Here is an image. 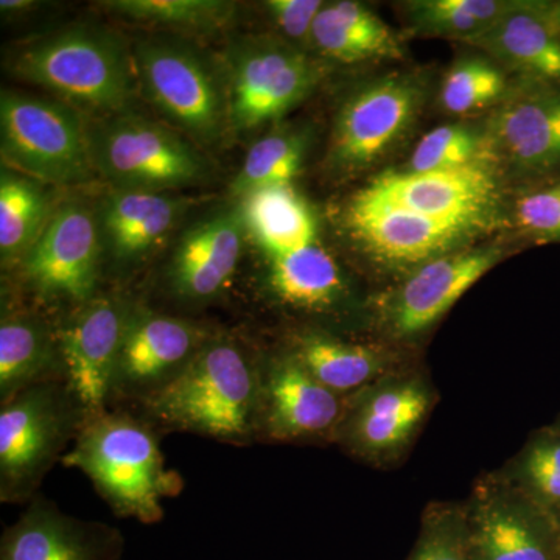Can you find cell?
I'll return each mask as SVG.
<instances>
[{
	"instance_id": "1",
	"label": "cell",
	"mask_w": 560,
	"mask_h": 560,
	"mask_svg": "<svg viewBox=\"0 0 560 560\" xmlns=\"http://www.w3.org/2000/svg\"><path fill=\"white\" fill-rule=\"evenodd\" d=\"M145 407L172 429L248 442L260 434L261 361L228 338L209 340L176 377L145 397Z\"/></svg>"
},
{
	"instance_id": "2",
	"label": "cell",
	"mask_w": 560,
	"mask_h": 560,
	"mask_svg": "<svg viewBox=\"0 0 560 560\" xmlns=\"http://www.w3.org/2000/svg\"><path fill=\"white\" fill-rule=\"evenodd\" d=\"M62 464L83 471L117 515L140 523L160 522L162 503L180 490L153 431L121 412L84 419Z\"/></svg>"
},
{
	"instance_id": "3",
	"label": "cell",
	"mask_w": 560,
	"mask_h": 560,
	"mask_svg": "<svg viewBox=\"0 0 560 560\" xmlns=\"http://www.w3.org/2000/svg\"><path fill=\"white\" fill-rule=\"evenodd\" d=\"M132 68L119 36L95 27H72L22 50L13 70L68 101L121 110L132 97Z\"/></svg>"
},
{
	"instance_id": "4",
	"label": "cell",
	"mask_w": 560,
	"mask_h": 560,
	"mask_svg": "<svg viewBox=\"0 0 560 560\" xmlns=\"http://www.w3.org/2000/svg\"><path fill=\"white\" fill-rule=\"evenodd\" d=\"M440 393L419 363L348 397L334 444L377 469L397 466L415 447Z\"/></svg>"
},
{
	"instance_id": "5",
	"label": "cell",
	"mask_w": 560,
	"mask_h": 560,
	"mask_svg": "<svg viewBox=\"0 0 560 560\" xmlns=\"http://www.w3.org/2000/svg\"><path fill=\"white\" fill-rule=\"evenodd\" d=\"M0 142L3 167L40 184L83 183L94 168L79 114L51 98L3 91Z\"/></svg>"
},
{
	"instance_id": "6",
	"label": "cell",
	"mask_w": 560,
	"mask_h": 560,
	"mask_svg": "<svg viewBox=\"0 0 560 560\" xmlns=\"http://www.w3.org/2000/svg\"><path fill=\"white\" fill-rule=\"evenodd\" d=\"M499 246L460 248L420 265L371 302L378 340L415 352L420 338L503 260Z\"/></svg>"
},
{
	"instance_id": "7",
	"label": "cell",
	"mask_w": 560,
	"mask_h": 560,
	"mask_svg": "<svg viewBox=\"0 0 560 560\" xmlns=\"http://www.w3.org/2000/svg\"><path fill=\"white\" fill-rule=\"evenodd\" d=\"M70 388L57 381L22 390L0 410V497L31 499L77 429Z\"/></svg>"
},
{
	"instance_id": "8",
	"label": "cell",
	"mask_w": 560,
	"mask_h": 560,
	"mask_svg": "<svg viewBox=\"0 0 560 560\" xmlns=\"http://www.w3.org/2000/svg\"><path fill=\"white\" fill-rule=\"evenodd\" d=\"M90 132L92 167L117 190L161 191L205 179L206 162L167 128L120 114Z\"/></svg>"
},
{
	"instance_id": "9",
	"label": "cell",
	"mask_w": 560,
	"mask_h": 560,
	"mask_svg": "<svg viewBox=\"0 0 560 560\" xmlns=\"http://www.w3.org/2000/svg\"><path fill=\"white\" fill-rule=\"evenodd\" d=\"M463 503L471 560H560L555 514L500 469L481 474Z\"/></svg>"
},
{
	"instance_id": "10",
	"label": "cell",
	"mask_w": 560,
	"mask_h": 560,
	"mask_svg": "<svg viewBox=\"0 0 560 560\" xmlns=\"http://www.w3.org/2000/svg\"><path fill=\"white\" fill-rule=\"evenodd\" d=\"M136 77L149 101L194 138L213 140L228 117V97L200 55L168 40L136 49Z\"/></svg>"
},
{
	"instance_id": "11",
	"label": "cell",
	"mask_w": 560,
	"mask_h": 560,
	"mask_svg": "<svg viewBox=\"0 0 560 560\" xmlns=\"http://www.w3.org/2000/svg\"><path fill=\"white\" fill-rule=\"evenodd\" d=\"M316 81L318 70L300 47L246 40L230 58L228 119L237 130L270 124L304 101Z\"/></svg>"
},
{
	"instance_id": "12",
	"label": "cell",
	"mask_w": 560,
	"mask_h": 560,
	"mask_svg": "<svg viewBox=\"0 0 560 560\" xmlns=\"http://www.w3.org/2000/svg\"><path fill=\"white\" fill-rule=\"evenodd\" d=\"M423 94L418 77L394 73L350 95L335 121L334 164L360 171L382 160L415 124Z\"/></svg>"
},
{
	"instance_id": "13",
	"label": "cell",
	"mask_w": 560,
	"mask_h": 560,
	"mask_svg": "<svg viewBox=\"0 0 560 560\" xmlns=\"http://www.w3.org/2000/svg\"><path fill=\"white\" fill-rule=\"evenodd\" d=\"M350 231L385 270L407 276L420 265L460 249L481 226L436 219L360 194L348 210Z\"/></svg>"
},
{
	"instance_id": "14",
	"label": "cell",
	"mask_w": 560,
	"mask_h": 560,
	"mask_svg": "<svg viewBox=\"0 0 560 560\" xmlns=\"http://www.w3.org/2000/svg\"><path fill=\"white\" fill-rule=\"evenodd\" d=\"M348 407L305 370L289 349L261 360L260 434L285 444L330 442Z\"/></svg>"
},
{
	"instance_id": "15",
	"label": "cell",
	"mask_w": 560,
	"mask_h": 560,
	"mask_svg": "<svg viewBox=\"0 0 560 560\" xmlns=\"http://www.w3.org/2000/svg\"><path fill=\"white\" fill-rule=\"evenodd\" d=\"M101 242L91 210L68 202L54 210L46 230L22 260L24 276L40 296L86 304L98 282Z\"/></svg>"
},
{
	"instance_id": "16",
	"label": "cell",
	"mask_w": 560,
	"mask_h": 560,
	"mask_svg": "<svg viewBox=\"0 0 560 560\" xmlns=\"http://www.w3.org/2000/svg\"><path fill=\"white\" fill-rule=\"evenodd\" d=\"M130 311L114 298H94L61 327L62 364L84 418L106 411Z\"/></svg>"
},
{
	"instance_id": "17",
	"label": "cell",
	"mask_w": 560,
	"mask_h": 560,
	"mask_svg": "<svg viewBox=\"0 0 560 560\" xmlns=\"http://www.w3.org/2000/svg\"><path fill=\"white\" fill-rule=\"evenodd\" d=\"M361 194L423 215L485 228L499 198V184L488 165L474 164L451 171L383 173Z\"/></svg>"
},
{
	"instance_id": "18",
	"label": "cell",
	"mask_w": 560,
	"mask_h": 560,
	"mask_svg": "<svg viewBox=\"0 0 560 560\" xmlns=\"http://www.w3.org/2000/svg\"><path fill=\"white\" fill-rule=\"evenodd\" d=\"M208 341L195 324L131 308L113 394H142L145 399L176 377Z\"/></svg>"
},
{
	"instance_id": "19",
	"label": "cell",
	"mask_w": 560,
	"mask_h": 560,
	"mask_svg": "<svg viewBox=\"0 0 560 560\" xmlns=\"http://www.w3.org/2000/svg\"><path fill=\"white\" fill-rule=\"evenodd\" d=\"M121 551L124 537L113 526L70 517L40 499L0 541L2 560H119Z\"/></svg>"
},
{
	"instance_id": "20",
	"label": "cell",
	"mask_w": 560,
	"mask_h": 560,
	"mask_svg": "<svg viewBox=\"0 0 560 560\" xmlns=\"http://www.w3.org/2000/svg\"><path fill=\"white\" fill-rule=\"evenodd\" d=\"M287 349L313 377L341 397H349L394 372L415 366L416 352L382 340L353 341L305 327L290 338Z\"/></svg>"
},
{
	"instance_id": "21",
	"label": "cell",
	"mask_w": 560,
	"mask_h": 560,
	"mask_svg": "<svg viewBox=\"0 0 560 560\" xmlns=\"http://www.w3.org/2000/svg\"><path fill=\"white\" fill-rule=\"evenodd\" d=\"M471 44L534 83L560 88V33L547 2H510Z\"/></svg>"
},
{
	"instance_id": "22",
	"label": "cell",
	"mask_w": 560,
	"mask_h": 560,
	"mask_svg": "<svg viewBox=\"0 0 560 560\" xmlns=\"http://www.w3.org/2000/svg\"><path fill=\"white\" fill-rule=\"evenodd\" d=\"M492 136L521 171L560 172V88L534 84L497 114Z\"/></svg>"
},
{
	"instance_id": "23",
	"label": "cell",
	"mask_w": 560,
	"mask_h": 560,
	"mask_svg": "<svg viewBox=\"0 0 560 560\" xmlns=\"http://www.w3.org/2000/svg\"><path fill=\"white\" fill-rule=\"evenodd\" d=\"M238 212H224L191 228L172 261L173 290L187 300H208L219 294L237 270L243 248Z\"/></svg>"
},
{
	"instance_id": "24",
	"label": "cell",
	"mask_w": 560,
	"mask_h": 560,
	"mask_svg": "<svg viewBox=\"0 0 560 560\" xmlns=\"http://www.w3.org/2000/svg\"><path fill=\"white\" fill-rule=\"evenodd\" d=\"M267 287L283 307L311 315L346 311L352 296L340 265L319 241L267 259Z\"/></svg>"
},
{
	"instance_id": "25",
	"label": "cell",
	"mask_w": 560,
	"mask_h": 560,
	"mask_svg": "<svg viewBox=\"0 0 560 560\" xmlns=\"http://www.w3.org/2000/svg\"><path fill=\"white\" fill-rule=\"evenodd\" d=\"M312 46L340 62L404 57L399 35L374 11L350 0L324 3L313 25Z\"/></svg>"
},
{
	"instance_id": "26",
	"label": "cell",
	"mask_w": 560,
	"mask_h": 560,
	"mask_svg": "<svg viewBox=\"0 0 560 560\" xmlns=\"http://www.w3.org/2000/svg\"><path fill=\"white\" fill-rule=\"evenodd\" d=\"M241 200L243 228L267 259L318 242L315 213L293 186L250 191Z\"/></svg>"
},
{
	"instance_id": "27",
	"label": "cell",
	"mask_w": 560,
	"mask_h": 560,
	"mask_svg": "<svg viewBox=\"0 0 560 560\" xmlns=\"http://www.w3.org/2000/svg\"><path fill=\"white\" fill-rule=\"evenodd\" d=\"M60 345L46 324L31 315H3L0 324V397L10 400L22 390L51 381L65 370Z\"/></svg>"
},
{
	"instance_id": "28",
	"label": "cell",
	"mask_w": 560,
	"mask_h": 560,
	"mask_svg": "<svg viewBox=\"0 0 560 560\" xmlns=\"http://www.w3.org/2000/svg\"><path fill=\"white\" fill-rule=\"evenodd\" d=\"M180 201L160 191L117 190L103 210V226L114 256L142 257L168 234L178 219Z\"/></svg>"
},
{
	"instance_id": "29",
	"label": "cell",
	"mask_w": 560,
	"mask_h": 560,
	"mask_svg": "<svg viewBox=\"0 0 560 560\" xmlns=\"http://www.w3.org/2000/svg\"><path fill=\"white\" fill-rule=\"evenodd\" d=\"M54 210L43 184L3 167L0 175V256L3 267L24 260Z\"/></svg>"
},
{
	"instance_id": "30",
	"label": "cell",
	"mask_w": 560,
	"mask_h": 560,
	"mask_svg": "<svg viewBox=\"0 0 560 560\" xmlns=\"http://www.w3.org/2000/svg\"><path fill=\"white\" fill-rule=\"evenodd\" d=\"M500 470L534 501L560 508V431L552 423L530 431L521 451Z\"/></svg>"
},
{
	"instance_id": "31",
	"label": "cell",
	"mask_w": 560,
	"mask_h": 560,
	"mask_svg": "<svg viewBox=\"0 0 560 560\" xmlns=\"http://www.w3.org/2000/svg\"><path fill=\"white\" fill-rule=\"evenodd\" d=\"M504 0H416L408 2V20L420 35L474 43L499 20Z\"/></svg>"
},
{
	"instance_id": "32",
	"label": "cell",
	"mask_w": 560,
	"mask_h": 560,
	"mask_svg": "<svg viewBox=\"0 0 560 560\" xmlns=\"http://www.w3.org/2000/svg\"><path fill=\"white\" fill-rule=\"evenodd\" d=\"M305 143L291 131L271 132L257 140L232 183V194L245 197L267 187L291 186L301 171Z\"/></svg>"
},
{
	"instance_id": "33",
	"label": "cell",
	"mask_w": 560,
	"mask_h": 560,
	"mask_svg": "<svg viewBox=\"0 0 560 560\" xmlns=\"http://www.w3.org/2000/svg\"><path fill=\"white\" fill-rule=\"evenodd\" d=\"M492 145V140L466 125H442L419 140L407 172L451 171L486 164Z\"/></svg>"
},
{
	"instance_id": "34",
	"label": "cell",
	"mask_w": 560,
	"mask_h": 560,
	"mask_svg": "<svg viewBox=\"0 0 560 560\" xmlns=\"http://www.w3.org/2000/svg\"><path fill=\"white\" fill-rule=\"evenodd\" d=\"M106 9L135 21L213 31L231 21L235 7L221 0H114Z\"/></svg>"
},
{
	"instance_id": "35",
	"label": "cell",
	"mask_w": 560,
	"mask_h": 560,
	"mask_svg": "<svg viewBox=\"0 0 560 560\" xmlns=\"http://www.w3.org/2000/svg\"><path fill=\"white\" fill-rule=\"evenodd\" d=\"M407 560H471L463 501H431Z\"/></svg>"
},
{
	"instance_id": "36",
	"label": "cell",
	"mask_w": 560,
	"mask_h": 560,
	"mask_svg": "<svg viewBox=\"0 0 560 560\" xmlns=\"http://www.w3.org/2000/svg\"><path fill=\"white\" fill-rule=\"evenodd\" d=\"M504 88L506 79L492 62L480 58L463 60L442 81L441 106L455 116H466L499 101Z\"/></svg>"
},
{
	"instance_id": "37",
	"label": "cell",
	"mask_w": 560,
	"mask_h": 560,
	"mask_svg": "<svg viewBox=\"0 0 560 560\" xmlns=\"http://www.w3.org/2000/svg\"><path fill=\"white\" fill-rule=\"evenodd\" d=\"M515 221L534 241L560 243V180L523 195L515 205Z\"/></svg>"
},
{
	"instance_id": "38",
	"label": "cell",
	"mask_w": 560,
	"mask_h": 560,
	"mask_svg": "<svg viewBox=\"0 0 560 560\" xmlns=\"http://www.w3.org/2000/svg\"><path fill=\"white\" fill-rule=\"evenodd\" d=\"M267 10L290 39L312 44L313 25L324 2L320 0H268Z\"/></svg>"
},
{
	"instance_id": "39",
	"label": "cell",
	"mask_w": 560,
	"mask_h": 560,
	"mask_svg": "<svg viewBox=\"0 0 560 560\" xmlns=\"http://www.w3.org/2000/svg\"><path fill=\"white\" fill-rule=\"evenodd\" d=\"M32 5L33 2H31V0H2V2H0V9L7 11V13L32 9Z\"/></svg>"
},
{
	"instance_id": "40",
	"label": "cell",
	"mask_w": 560,
	"mask_h": 560,
	"mask_svg": "<svg viewBox=\"0 0 560 560\" xmlns=\"http://www.w3.org/2000/svg\"><path fill=\"white\" fill-rule=\"evenodd\" d=\"M548 10H550L552 22H555L556 28L560 33V2L548 3Z\"/></svg>"
},
{
	"instance_id": "41",
	"label": "cell",
	"mask_w": 560,
	"mask_h": 560,
	"mask_svg": "<svg viewBox=\"0 0 560 560\" xmlns=\"http://www.w3.org/2000/svg\"><path fill=\"white\" fill-rule=\"evenodd\" d=\"M552 514H555L556 522H558L559 529H560V508H558V510H556V511H552Z\"/></svg>"
},
{
	"instance_id": "42",
	"label": "cell",
	"mask_w": 560,
	"mask_h": 560,
	"mask_svg": "<svg viewBox=\"0 0 560 560\" xmlns=\"http://www.w3.org/2000/svg\"><path fill=\"white\" fill-rule=\"evenodd\" d=\"M552 425L560 431V415L556 418L555 422H552Z\"/></svg>"
}]
</instances>
